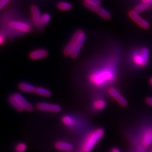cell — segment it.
<instances>
[{"instance_id":"12","label":"cell","mask_w":152,"mask_h":152,"mask_svg":"<svg viewBox=\"0 0 152 152\" xmlns=\"http://www.w3.org/2000/svg\"><path fill=\"white\" fill-rule=\"evenodd\" d=\"M54 147L58 151L69 152L74 149V146L72 143L65 141H57L55 142Z\"/></svg>"},{"instance_id":"13","label":"cell","mask_w":152,"mask_h":152,"mask_svg":"<svg viewBox=\"0 0 152 152\" xmlns=\"http://www.w3.org/2000/svg\"><path fill=\"white\" fill-rule=\"evenodd\" d=\"M8 103H10V105L17 111H18L19 112H22L24 111L23 108L21 106V104L18 101L17 98L15 97L14 93L10 95L8 98Z\"/></svg>"},{"instance_id":"8","label":"cell","mask_w":152,"mask_h":152,"mask_svg":"<svg viewBox=\"0 0 152 152\" xmlns=\"http://www.w3.org/2000/svg\"><path fill=\"white\" fill-rule=\"evenodd\" d=\"M129 15L131 19H132L137 25H138L140 27L145 28V29H147L150 27V23L146 21L145 19L142 18L140 15L138 13H137L134 10H131L129 12Z\"/></svg>"},{"instance_id":"9","label":"cell","mask_w":152,"mask_h":152,"mask_svg":"<svg viewBox=\"0 0 152 152\" xmlns=\"http://www.w3.org/2000/svg\"><path fill=\"white\" fill-rule=\"evenodd\" d=\"M48 55V51L47 50L44 48H39L31 51L29 54H28V57L32 60H38L46 58Z\"/></svg>"},{"instance_id":"28","label":"cell","mask_w":152,"mask_h":152,"mask_svg":"<svg viewBox=\"0 0 152 152\" xmlns=\"http://www.w3.org/2000/svg\"><path fill=\"white\" fill-rule=\"evenodd\" d=\"M111 152H121V150L117 148H113L112 150H111Z\"/></svg>"},{"instance_id":"23","label":"cell","mask_w":152,"mask_h":152,"mask_svg":"<svg viewBox=\"0 0 152 152\" xmlns=\"http://www.w3.org/2000/svg\"><path fill=\"white\" fill-rule=\"evenodd\" d=\"M150 6V4L148 3H145L142 2V3H141L140 4L137 5L135 9H134V11H136L137 13H139V12H141L142 11L145 10L146 9H147L148 8V7Z\"/></svg>"},{"instance_id":"3","label":"cell","mask_w":152,"mask_h":152,"mask_svg":"<svg viewBox=\"0 0 152 152\" xmlns=\"http://www.w3.org/2000/svg\"><path fill=\"white\" fill-rule=\"evenodd\" d=\"M150 51L148 48L144 47L140 51L134 53L132 56V61L138 66H145L148 63Z\"/></svg>"},{"instance_id":"4","label":"cell","mask_w":152,"mask_h":152,"mask_svg":"<svg viewBox=\"0 0 152 152\" xmlns=\"http://www.w3.org/2000/svg\"><path fill=\"white\" fill-rule=\"evenodd\" d=\"M83 30H77V31H75L74 34H73L72 38H71L70 41L68 42L67 45L65 46L63 51V53L65 56L71 57V56H72L74 50H75L76 46H77L79 38Z\"/></svg>"},{"instance_id":"2","label":"cell","mask_w":152,"mask_h":152,"mask_svg":"<svg viewBox=\"0 0 152 152\" xmlns=\"http://www.w3.org/2000/svg\"><path fill=\"white\" fill-rule=\"evenodd\" d=\"M104 134V131L102 128H98L89 133L83 142L80 150L83 152H91L98 142L102 139Z\"/></svg>"},{"instance_id":"15","label":"cell","mask_w":152,"mask_h":152,"mask_svg":"<svg viewBox=\"0 0 152 152\" xmlns=\"http://www.w3.org/2000/svg\"><path fill=\"white\" fill-rule=\"evenodd\" d=\"M18 88L20 91L27 93H34L36 87L32 84L28 83L26 82H21L18 84Z\"/></svg>"},{"instance_id":"30","label":"cell","mask_w":152,"mask_h":152,"mask_svg":"<svg viewBox=\"0 0 152 152\" xmlns=\"http://www.w3.org/2000/svg\"><path fill=\"white\" fill-rule=\"evenodd\" d=\"M150 84L152 86V77L150 78Z\"/></svg>"},{"instance_id":"5","label":"cell","mask_w":152,"mask_h":152,"mask_svg":"<svg viewBox=\"0 0 152 152\" xmlns=\"http://www.w3.org/2000/svg\"><path fill=\"white\" fill-rule=\"evenodd\" d=\"M36 107L37 110L41 112L59 113L61 111V107L59 104L49 102H40L36 104Z\"/></svg>"},{"instance_id":"11","label":"cell","mask_w":152,"mask_h":152,"mask_svg":"<svg viewBox=\"0 0 152 152\" xmlns=\"http://www.w3.org/2000/svg\"><path fill=\"white\" fill-rule=\"evenodd\" d=\"M14 94H15V97L17 98L18 101L21 104V106L23 108L24 111L26 110L27 112H29L33 111V110H34V106H33L26 98L23 97V95L18 93H15Z\"/></svg>"},{"instance_id":"26","label":"cell","mask_w":152,"mask_h":152,"mask_svg":"<svg viewBox=\"0 0 152 152\" xmlns=\"http://www.w3.org/2000/svg\"><path fill=\"white\" fill-rule=\"evenodd\" d=\"M4 42H5V37L0 33V46H2L4 43Z\"/></svg>"},{"instance_id":"19","label":"cell","mask_w":152,"mask_h":152,"mask_svg":"<svg viewBox=\"0 0 152 152\" xmlns=\"http://www.w3.org/2000/svg\"><path fill=\"white\" fill-rule=\"evenodd\" d=\"M95 13H98L99 16L102 17L103 18L105 19V20H109V19L111 18L110 13H109L107 10L102 7H97L96 11H95Z\"/></svg>"},{"instance_id":"6","label":"cell","mask_w":152,"mask_h":152,"mask_svg":"<svg viewBox=\"0 0 152 152\" xmlns=\"http://www.w3.org/2000/svg\"><path fill=\"white\" fill-rule=\"evenodd\" d=\"M108 93L110 96L120 104L121 107H125L127 105V102L117 89L113 87H110L108 89Z\"/></svg>"},{"instance_id":"7","label":"cell","mask_w":152,"mask_h":152,"mask_svg":"<svg viewBox=\"0 0 152 152\" xmlns=\"http://www.w3.org/2000/svg\"><path fill=\"white\" fill-rule=\"evenodd\" d=\"M9 26L13 29L20 31L23 33H28L31 31V27L28 23L22 21H10Z\"/></svg>"},{"instance_id":"16","label":"cell","mask_w":152,"mask_h":152,"mask_svg":"<svg viewBox=\"0 0 152 152\" xmlns=\"http://www.w3.org/2000/svg\"><path fill=\"white\" fill-rule=\"evenodd\" d=\"M61 122H62L64 126L69 128L75 127L76 124H77V121H76L75 118L68 115L62 117V118H61Z\"/></svg>"},{"instance_id":"24","label":"cell","mask_w":152,"mask_h":152,"mask_svg":"<svg viewBox=\"0 0 152 152\" xmlns=\"http://www.w3.org/2000/svg\"><path fill=\"white\" fill-rule=\"evenodd\" d=\"M83 1H84V3L94 4V5H96L98 7H99V5L102 4L100 0H83Z\"/></svg>"},{"instance_id":"1","label":"cell","mask_w":152,"mask_h":152,"mask_svg":"<svg viewBox=\"0 0 152 152\" xmlns=\"http://www.w3.org/2000/svg\"><path fill=\"white\" fill-rule=\"evenodd\" d=\"M115 77V74L110 69H102L93 72L89 76V80L93 85L100 86L104 84L110 83Z\"/></svg>"},{"instance_id":"14","label":"cell","mask_w":152,"mask_h":152,"mask_svg":"<svg viewBox=\"0 0 152 152\" xmlns=\"http://www.w3.org/2000/svg\"><path fill=\"white\" fill-rule=\"evenodd\" d=\"M142 143L145 147H148L152 143V127L147 129L142 136Z\"/></svg>"},{"instance_id":"20","label":"cell","mask_w":152,"mask_h":152,"mask_svg":"<svg viewBox=\"0 0 152 152\" xmlns=\"http://www.w3.org/2000/svg\"><path fill=\"white\" fill-rule=\"evenodd\" d=\"M56 7L60 11H69L72 8V5L69 2L60 1L57 3Z\"/></svg>"},{"instance_id":"17","label":"cell","mask_w":152,"mask_h":152,"mask_svg":"<svg viewBox=\"0 0 152 152\" xmlns=\"http://www.w3.org/2000/svg\"><path fill=\"white\" fill-rule=\"evenodd\" d=\"M34 93L43 97H50L51 95V92L50 89L43 87H36Z\"/></svg>"},{"instance_id":"22","label":"cell","mask_w":152,"mask_h":152,"mask_svg":"<svg viewBox=\"0 0 152 152\" xmlns=\"http://www.w3.org/2000/svg\"><path fill=\"white\" fill-rule=\"evenodd\" d=\"M27 149V145L23 142H18L14 146L15 152H26Z\"/></svg>"},{"instance_id":"31","label":"cell","mask_w":152,"mask_h":152,"mask_svg":"<svg viewBox=\"0 0 152 152\" xmlns=\"http://www.w3.org/2000/svg\"><path fill=\"white\" fill-rule=\"evenodd\" d=\"M69 152H70V151H69ZM77 152H83V151H81V150H80V151H77Z\"/></svg>"},{"instance_id":"27","label":"cell","mask_w":152,"mask_h":152,"mask_svg":"<svg viewBox=\"0 0 152 152\" xmlns=\"http://www.w3.org/2000/svg\"><path fill=\"white\" fill-rule=\"evenodd\" d=\"M146 103L152 107V97H147L145 99Z\"/></svg>"},{"instance_id":"32","label":"cell","mask_w":152,"mask_h":152,"mask_svg":"<svg viewBox=\"0 0 152 152\" xmlns=\"http://www.w3.org/2000/svg\"><path fill=\"white\" fill-rule=\"evenodd\" d=\"M151 152H152V151H151Z\"/></svg>"},{"instance_id":"10","label":"cell","mask_w":152,"mask_h":152,"mask_svg":"<svg viewBox=\"0 0 152 152\" xmlns=\"http://www.w3.org/2000/svg\"><path fill=\"white\" fill-rule=\"evenodd\" d=\"M31 13L32 22L34 23V26L37 28H41V24H40V20L42 14L40 12V10L39 8L37 7L36 4H32L31 7Z\"/></svg>"},{"instance_id":"29","label":"cell","mask_w":152,"mask_h":152,"mask_svg":"<svg viewBox=\"0 0 152 152\" xmlns=\"http://www.w3.org/2000/svg\"><path fill=\"white\" fill-rule=\"evenodd\" d=\"M152 1V0H142V2L145 3H148L150 4V3H151Z\"/></svg>"},{"instance_id":"25","label":"cell","mask_w":152,"mask_h":152,"mask_svg":"<svg viewBox=\"0 0 152 152\" xmlns=\"http://www.w3.org/2000/svg\"><path fill=\"white\" fill-rule=\"evenodd\" d=\"M10 1V0H0V10L5 7Z\"/></svg>"},{"instance_id":"18","label":"cell","mask_w":152,"mask_h":152,"mask_svg":"<svg viewBox=\"0 0 152 152\" xmlns=\"http://www.w3.org/2000/svg\"><path fill=\"white\" fill-rule=\"evenodd\" d=\"M107 107V102L103 99H97L93 103V107L94 110H102Z\"/></svg>"},{"instance_id":"21","label":"cell","mask_w":152,"mask_h":152,"mask_svg":"<svg viewBox=\"0 0 152 152\" xmlns=\"http://www.w3.org/2000/svg\"><path fill=\"white\" fill-rule=\"evenodd\" d=\"M51 15L48 13H42L41 15V20H40V24L41 27H45L46 26L48 23L51 20Z\"/></svg>"}]
</instances>
